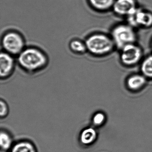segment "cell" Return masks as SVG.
Listing matches in <instances>:
<instances>
[{"mask_svg":"<svg viewBox=\"0 0 152 152\" xmlns=\"http://www.w3.org/2000/svg\"><path fill=\"white\" fill-rule=\"evenodd\" d=\"M3 51L13 56H18L25 48V41L17 31H10L3 34L1 40Z\"/></svg>","mask_w":152,"mask_h":152,"instance_id":"277c9868","label":"cell"},{"mask_svg":"<svg viewBox=\"0 0 152 152\" xmlns=\"http://www.w3.org/2000/svg\"><path fill=\"white\" fill-rule=\"evenodd\" d=\"M137 8L135 0H115L112 9L117 15L127 18Z\"/></svg>","mask_w":152,"mask_h":152,"instance_id":"ba28073f","label":"cell"},{"mask_svg":"<svg viewBox=\"0 0 152 152\" xmlns=\"http://www.w3.org/2000/svg\"><path fill=\"white\" fill-rule=\"evenodd\" d=\"M69 47L71 51L76 55H82L88 52L85 42L78 39H74L71 41Z\"/></svg>","mask_w":152,"mask_h":152,"instance_id":"5bb4252c","label":"cell"},{"mask_svg":"<svg viewBox=\"0 0 152 152\" xmlns=\"http://www.w3.org/2000/svg\"><path fill=\"white\" fill-rule=\"evenodd\" d=\"M18 62L23 70L28 73H35L44 69L48 64L46 53L34 47L25 48L18 56Z\"/></svg>","mask_w":152,"mask_h":152,"instance_id":"6da1fadb","label":"cell"},{"mask_svg":"<svg viewBox=\"0 0 152 152\" xmlns=\"http://www.w3.org/2000/svg\"><path fill=\"white\" fill-rule=\"evenodd\" d=\"M13 140L11 135L6 131L1 130L0 133V145L1 150L7 151L13 146Z\"/></svg>","mask_w":152,"mask_h":152,"instance_id":"9a60e30c","label":"cell"},{"mask_svg":"<svg viewBox=\"0 0 152 152\" xmlns=\"http://www.w3.org/2000/svg\"><path fill=\"white\" fill-rule=\"evenodd\" d=\"M126 18L128 23L134 28L152 26V13L143 9L138 7L133 14Z\"/></svg>","mask_w":152,"mask_h":152,"instance_id":"8992f818","label":"cell"},{"mask_svg":"<svg viewBox=\"0 0 152 152\" xmlns=\"http://www.w3.org/2000/svg\"><path fill=\"white\" fill-rule=\"evenodd\" d=\"M148 80L142 74L132 75L126 79L125 87L132 92H139L146 87Z\"/></svg>","mask_w":152,"mask_h":152,"instance_id":"9c48e42d","label":"cell"},{"mask_svg":"<svg viewBox=\"0 0 152 152\" xmlns=\"http://www.w3.org/2000/svg\"><path fill=\"white\" fill-rule=\"evenodd\" d=\"M15 60L14 56L5 51H1L0 55V77L1 80L9 78L14 72Z\"/></svg>","mask_w":152,"mask_h":152,"instance_id":"52a82bcc","label":"cell"},{"mask_svg":"<svg viewBox=\"0 0 152 152\" xmlns=\"http://www.w3.org/2000/svg\"><path fill=\"white\" fill-rule=\"evenodd\" d=\"M98 132L95 127H88L83 129L80 135V142L83 145L89 146L96 142L98 138Z\"/></svg>","mask_w":152,"mask_h":152,"instance_id":"30bf717a","label":"cell"},{"mask_svg":"<svg viewBox=\"0 0 152 152\" xmlns=\"http://www.w3.org/2000/svg\"><path fill=\"white\" fill-rule=\"evenodd\" d=\"M140 72L148 80H152V55L146 57L141 61Z\"/></svg>","mask_w":152,"mask_h":152,"instance_id":"4fadbf2b","label":"cell"},{"mask_svg":"<svg viewBox=\"0 0 152 152\" xmlns=\"http://www.w3.org/2000/svg\"><path fill=\"white\" fill-rule=\"evenodd\" d=\"M85 42L87 51L94 56H107L115 48L111 36L102 33L90 34L86 38Z\"/></svg>","mask_w":152,"mask_h":152,"instance_id":"7a4b0ae2","label":"cell"},{"mask_svg":"<svg viewBox=\"0 0 152 152\" xmlns=\"http://www.w3.org/2000/svg\"><path fill=\"white\" fill-rule=\"evenodd\" d=\"M115 0H89L92 9L98 12H105L113 8Z\"/></svg>","mask_w":152,"mask_h":152,"instance_id":"8fae6325","label":"cell"},{"mask_svg":"<svg viewBox=\"0 0 152 152\" xmlns=\"http://www.w3.org/2000/svg\"><path fill=\"white\" fill-rule=\"evenodd\" d=\"M135 29L128 23L115 26L111 31L110 36L115 48L120 50L126 45L136 43L137 36Z\"/></svg>","mask_w":152,"mask_h":152,"instance_id":"3957f363","label":"cell"},{"mask_svg":"<svg viewBox=\"0 0 152 152\" xmlns=\"http://www.w3.org/2000/svg\"><path fill=\"white\" fill-rule=\"evenodd\" d=\"M107 116L106 114L102 111H98L93 114L91 118L92 125L95 128L102 127L106 122Z\"/></svg>","mask_w":152,"mask_h":152,"instance_id":"2e32d148","label":"cell"},{"mask_svg":"<svg viewBox=\"0 0 152 152\" xmlns=\"http://www.w3.org/2000/svg\"><path fill=\"white\" fill-rule=\"evenodd\" d=\"M151 49H152V41H151Z\"/></svg>","mask_w":152,"mask_h":152,"instance_id":"ac0fdd59","label":"cell"},{"mask_svg":"<svg viewBox=\"0 0 152 152\" xmlns=\"http://www.w3.org/2000/svg\"><path fill=\"white\" fill-rule=\"evenodd\" d=\"M10 149L11 152H37L34 145L27 140L18 141Z\"/></svg>","mask_w":152,"mask_h":152,"instance_id":"7c38bea8","label":"cell"},{"mask_svg":"<svg viewBox=\"0 0 152 152\" xmlns=\"http://www.w3.org/2000/svg\"><path fill=\"white\" fill-rule=\"evenodd\" d=\"M0 116L1 118L7 117L9 113V107L7 103L4 100L1 99L0 101Z\"/></svg>","mask_w":152,"mask_h":152,"instance_id":"e0dca14e","label":"cell"},{"mask_svg":"<svg viewBox=\"0 0 152 152\" xmlns=\"http://www.w3.org/2000/svg\"><path fill=\"white\" fill-rule=\"evenodd\" d=\"M120 50V60L121 64L125 66H134L142 60L143 50L136 43L126 45Z\"/></svg>","mask_w":152,"mask_h":152,"instance_id":"5b68a950","label":"cell"},{"mask_svg":"<svg viewBox=\"0 0 152 152\" xmlns=\"http://www.w3.org/2000/svg\"><path fill=\"white\" fill-rule=\"evenodd\" d=\"M1 152H7V151H3V150H1Z\"/></svg>","mask_w":152,"mask_h":152,"instance_id":"d6986e66","label":"cell"}]
</instances>
